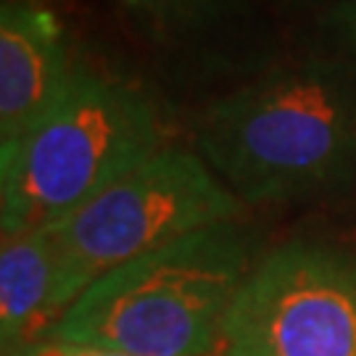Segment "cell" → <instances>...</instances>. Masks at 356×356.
Masks as SVG:
<instances>
[{
	"mask_svg": "<svg viewBox=\"0 0 356 356\" xmlns=\"http://www.w3.org/2000/svg\"><path fill=\"white\" fill-rule=\"evenodd\" d=\"M243 214L241 198L216 177L195 148L169 143L45 227L58 261L64 314L111 269L198 229L238 222Z\"/></svg>",
	"mask_w": 356,
	"mask_h": 356,
	"instance_id": "cell-4",
	"label": "cell"
},
{
	"mask_svg": "<svg viewBox=\"0 0 356 356\" xmlns=\"http://www.w3.org/2000/svg\"><path fill=\"white\" fill-rule=\"evenodd\" d=\"M219 356H356V251L293 238L259 256Z\"/></svg>",
	"mask_w": 356,
	"mask_h": 356,
	"instance_id": "cell-5",
	"label": "cell"
},
{
	"mask_svg": "<svg viewBox=\"0 0 356 356\" xmlns=\"http://www.w3.org/2000/svg\"><path fill=\"white\" fill-rule=\"evenodd\" d=\"M322 29L338 56L356 58V0H335L322 19Z\"/></svg>",
	"mask_w": 356,
	"mask_h": 356,
	"instance_id": "cell-9",
	"label": "cell"
},
{
	"mask_svg": "<svg viewBox=\"0 0 356 356\" xmlns=\"http://www.w3.org/2000/svg\"><path fill=\"white\" fill-rule=\"evenodd\" d=\"M64 317L58 261L48 229L3 235L0 245V343L16 351L48 338Z\"/></svg>",
	"mask_w": 356,
	"mask_h": 356,
	"instance_id": "cell-7",
	"label": "cell"
},
{
	"mask_svg": "<svg viewBox=\"0 0 356 356\" xmlns=\"http://www.w3.org/2000/svg\"><path fill=\"white\" fill-rule=\"evenodd\" d=\"M8 356H132L119 348L92 343H74V341H58V338H42L35 343H26L16 351H3Z\"/></svg>",
	"mask_w": 356,
	"mask_h": 356,
	"instance_id": "cell-10",
	"label": "cell"
},
{
	"mask_svg": "<svg viewBox=\"0 0 356 356\" xmlns=\"http://www.w3.org/2000/svg\"><path fill=\"white\" fill-rule=\"evenodd\" d=\"M3 356H8V354H3Z\"/></svg>",
	"mask_w": 356,
	"mask_h": 356,
	"instance_id": "cell-11",
	"label": "cell"
},
{
	"mask_svg": "<svg viewBox=\"0 0 356 356\" xmlns=\"http://www.w3.org/2000/svg\"><path fill=\"white\" fill-rule=\"evenodd\" d=\"M261 254L243 219L198 229L98 277L48 338L132 356H219L229 309Z\"/></svg>",
	"mask_w": 356,
	"mask_h": 356,
	"instance_id": "cell-2",
	"label": "cell"
},
{
	"mask_svg": "<svg viewBox=\"0 0 356 356\" xmlns=\"http://www.w3.org/2000/svg\"><path fill=\"white\" fill-rule=\"evenodd\" d=\"M164 145L169 127L151 92L79 58L51 108L0 145L3 235L56 225Z\"/></svg>",
	"mask_w": 356,
	"mask_h": 356,
	"instance_id": "cell-3",
	"label": "cell"
},
{
	"mask_svg": "<svg viewBox=\"0 0 356 356\" xmlns=\"http://www.w3.org/2000/svg\"><path fill=\"white\" fill-rule=\"evenodd\" d=\"M193 148L248 206L317 201L356 185V58L272 66L201 106Z\"/></svg>",
	"mask_w": 356,
	"mask_h": 356,
	"instance_id": "cell-1",
	"label": "cell"
},
{
	"mask_svg": "<svg viewBox=\"0 0 356 356\" xmlns=\"http://www.w3.org/2000/svg\"><path fill=\"white\" fill-rule=\"evenodd\" d=\"M119 6L159 45H195L245 8L243 0H119Z\"/></svg>",
	"mask_w": 356,
	"mask_h": 356,
	"instance_id": "cell-8",
	"label": "cell"
},
{
	"mask_svg": "<svg viewBox=\"0 0 356 356\" xmlns=\"http://www.w3.org/2000/svg\"><path fill=\"white\" fill-rule=\"evenodd\" d=\"M74 42L48 0H0V145L51 108L74 74Z\"/></svg>",
	"mask_w": 356,
	"mask_h": 356,
	"instance_id": "cell-6",
	"label": "cell"
}]
</instances>
